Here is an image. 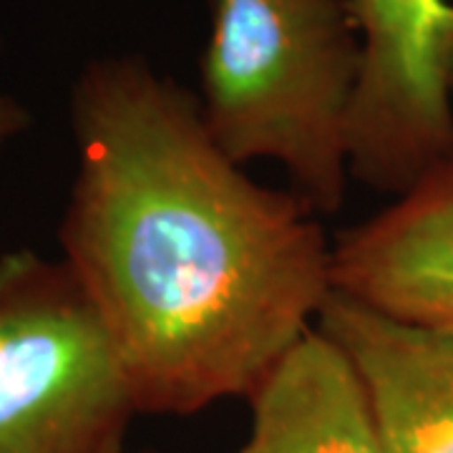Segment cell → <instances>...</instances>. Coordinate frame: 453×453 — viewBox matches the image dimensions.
Returning a JSON list of instances; mask_svg holds the SVG:
<instances>
[{"instance_id":"cell-2","label":"cell","mask_w":453,"mask_h":453,"mask_svg":"<svg viewBox=\"0 0 453 453\" xmlns=\"http://www.w3.org/2000/svg\"><path fill=\"white\" fill-rule=\"evenodd\" d=\"M199 106L237 164L270 159L310 210L345 204L360 41L348 0H207Z\"/></svg>"},{"instance_id":"cell-9","label":"cell","mask_w":453,"mask_h":453,"mask_svg":"<svg viewBox=\"0 0 453 453\" xmlns=\"http://www.w3.org/2000/svg\"><path fill=\"white\" fill-rule=\"evenodd\" d=\"M446 83H449V91L453 98V35L449 41V50H446Z\"/></svg>"},{"instance_id":"cell-1","label":"cell","mask_w":453,"mask_h":453,"mask_svg":"<svg viewBox=\"0 0 453 453\" xmlns=\"http://www.w3.org/2000/svg\"><path fill=\"white\" fill-rule=\"evenodd\" d=\"M71 131L64 259L111 330L139 413L250 398L333 295L318 214L229 159L199 96L144 56L83 65Z\"/></svg>"},{"instance_id":"cell-5","label":"cell","mask_w":453,"mask_h":453,"mask_svg":"<svg viewBox=\"0 0 453 453\" xmlns=\"http://www.w3.org/2000/svg\"><path fill=\"white\" fill-rule=\"evenodd\" d=\"M333 290L453 333V154L333 244Z\"/></svg>"},{"instance_id":"cell-4","label":"cell","mask_w":453,"mask_h":453,"mask_svg":"<svg viewBox=\"0 0 453 453\" xmlns=\"http://www.w3.org/2000/svg\"><path fill=\"white\" fill-rule=\"evenodd\" d=\"M360 73L348 119L350 179L403 195L453 154L446 50L451 0H348Z\"/></svg>"},{"instance_id":"cell-7","label":"cell","mask_w":453,"mask_h":453,"mask_svg":"<svg viewBox=\"0 0 453 453\" xmlns=\"http://www.w3.org/2000/svg\"><path fill=\"white\" fill-rule=\"evenodd\" d=\"M252 428L237 453H386L350 357L318 325L250 393Z\"/></svg>"},{"instance_id":"cell-8","label":"cell","mask_w":453,"mask_h":453,"mask_svg":"<svg viewBox=\"0 0 453 453\" xmlns=\"http://www.w3.org/2000/svg\"><path fill=\"white\" fill-rule=\"evenodd\" d=\"M0 49H3V38H0ZM28 127H31L28 109L18 98L0 94V149L11 139H16L18 134H23Z\"/></svg>"},{"instance_id":"cell-3","label":"cell","mask_w":453,"mask_h":453,"mask_svg":"<svg viewBox=\"0 0 453 453\" xmlns=\"http://www.w3.org/2000/svg\"><path fill=\"white\" fill-rule=\"evenodd\" d=\"M134 383L65 259L0 257V453H124Z\"/></svg>"},{"instance_id":"cell-6","label":"cell","mask_w":453,"mask_h":453,"mask_svg":"<svg viewBox=\"0 0 453 453\" xmlns=\"http://www.w3.org/2000/svg\"><path fill=\"white\" fill-rule=\"evenodd\" d=\"M318 327L350 357L386 453H453V333L333 290Z\"/></svg>"}]
</instances>
